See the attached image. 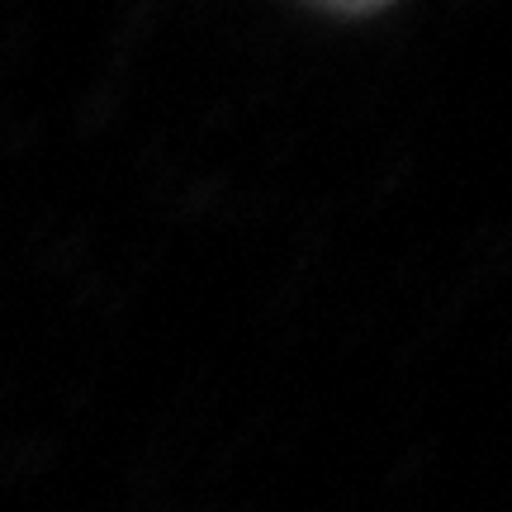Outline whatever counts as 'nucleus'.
<instances>
[{"instance_id": "nucleus-1", "label": "nucleus", "mask_w": 512, "mask_h": 512, "mask_svg": "<svg viewBox=\"0 0 512 512\" xmlns=\"http://www.w3.org/2000/svg\"><path fill=\"white\" fill-rule=\"evenodd\" d=\"M332 5H347V10H366V5H380V0H332Z\"/></svg>"}]
</instances>
